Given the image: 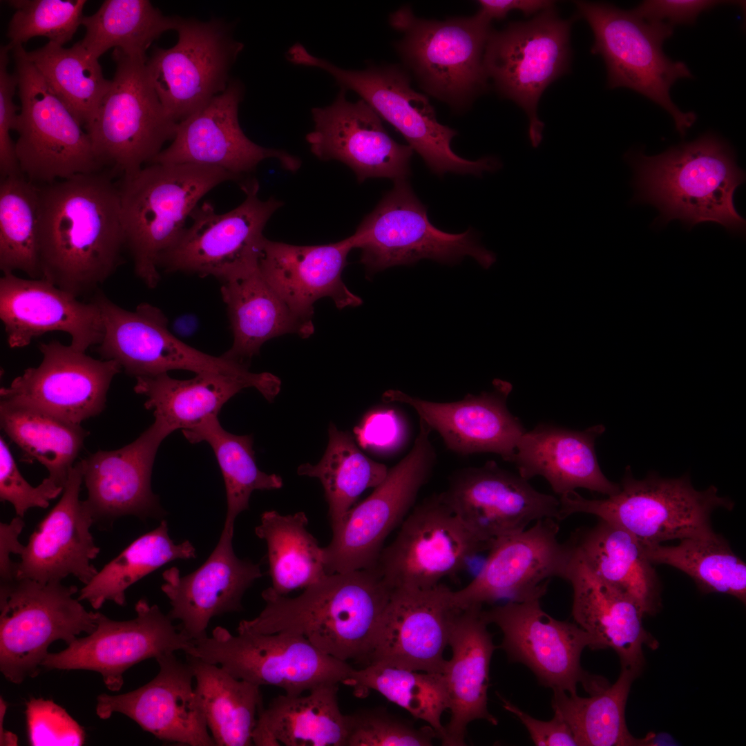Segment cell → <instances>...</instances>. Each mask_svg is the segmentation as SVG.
Segmentation results:
<instances>
[{"label":"cell","instance_id":"cell-1","mask_svg":"<svg viewBox=\"0 0 746 746\" xmlns=\"http://www.w3.org/2000/svg\"><path fill=\"white\" fill-rule=\"evenodd\" d=\"M102 171L38 186L41 278L76 297L97 289L122 262L118 186Z\"/></svg>","mask_w":746,"mask_h":746},{"label":"cell","instance_id":"cell-2","mask_svg":"<svg viewBox=\"0 0 746 746\" xmlns=\"http://www.w3.org/2000/svg\"><path fill=\"white\" fill-rule=\"evenodd\" d=\"M392 591L376 567L327 574L296 597L269 587L262 593L263 610L252 620L240 621L237 629L300 635L336 659L365 664Z\"/></svg>","mask_w":746,"mask_h":746},{"label":"cell","instance_id":"cell-3","mask_svg":"<svg viewBox=\"0 0 746 746\" xmlns=\"http://www.w3.org/2000/svg\"><path fill=\"white\" fill-rule=\"evenodd\" d=\"M624 157L635 171V199L658 208L662 222L678 219L690 228L714 222L731 232L744 231L745 220L733 197L745 173L719 137L708 133L655 156L629 151Z\"/></svg>","mask_w":746,"mask_h":746},{"label":"cell","instance_id":"cell-4","mask_svg":"<svg viewBox=\"0 0 746 746\" xmlns=\"http://www.w3.org/2000/svg\"><path fill=\"white\" fill-rule=\"evenodd\" d=\"M229 180L238 179L224 169L195 164L152 163L122 176L117 186L125 249L148 287L157 285L159 260L176 242L198 202Z\"/></svg>","mask_w":746,"mask_h":746},{"label":"cell","instance_id":"cell-5","mask_svg":"<svg viewBox=\"0 0 746 746\" xmlns=\"http://www.w3.org/2000/svg\"><path fill=\"white\" fill-rule=\"evenodd\" d=\"M559 499L562 520L575 513L595 515L648 545L707 535L713 531L712 512L734 506L714 486L696 490L688 475L667 479L653 473L638 480L629 466L619 491L605 499H586L574 490Z\"/></svg>","mask_w":746,"mask_h":746},{"label":"cell","instance_id":"cell-6","mask_svg":"<svg viewBox=\"0 0 746 746\" xmlns=\"http://www.w3.org/2000/svg\"><path fill=\"white\" fill-rule=\"evenodd\" d=\"M292 59L296 65L327 72L341 89L357 93L404 137L437 175L451 172L481 177L484 171L494 173L501 168V162L495 156L471 161L455 154L450 142L457 132L438 122L427 96L412 89L409 76L399 66L347 70L312 55L304 46L295 50Z\"/></svg>","mask_w":746,"mask_h":746},{"label":"cell","instance_id":"cell-7","mask_svg":"<svg viewBox=\"0 0 746 746\" xmlns=\"http://www.w3.org/2000/svg\"><path fill=\"white\" fill-rule=\"evenodd\" d=\"M575 3L593 31L591 52L602 57L608 86L628 88L647 97L672 116L677 131L685 135L696 115L682 112L669 93L678 79L693 75L685 63L671 60L662 50L673 27L648 21L633 9L622 10L606 3Z\"/></svg>","mask_w":746,"mask_h":746},{"label":"cell","instance_id":"cell-8","mask_svg":"<svg viewBox=\"0 0 746 746\" xmlns=\"http://www.w3.org/2000/svg\"><path fill=\"white\" fill-rule=\"evenodd\" d=\"M389 21L403 34L397 51L427 93L459 111L486 90L484 56L490 23L477 14L423 19L408 7L391 14Z\"/></svg>","mask_w":746,"mask_h":746},{"label":"cell","instance_id":"cell-9","mask_svg":"<svg viewBox=\"0 0 746 746\" xmlns=\"http://www.w3.org/2000/svg\"><path fill=\"white\" fill-rule=\"evenodd\" d=\"M115 72L92 118L84 126L94 155L113 175L151 164L173 140L178 122L166 112L146 70V61L114 49Z\"/></svg>","mask_w":746,"mask_h":746},{"label":"cell","instance_id":"cell-10","mask_svg":"<svg viewBox=\"0 0 746 746\" xmlns=\"http://www.w3.org/2000/svg\"><path fill=\"white\" fill-rule=\"evenodd\" d=\"M77 586L16 579L0 584V671L20 684L38 675L56 640L68 645L96 628L97 612L73 597Z\"/></svg>","mask_w":746,"mask_h":746},{"label":"cell","instance_id":"cell-11","mask_svg":"<svg viewBox=\"0 0 746 746\" xmlns=\"http://www.w3.org/2000/svg\"><path fill=\"white\" fill-rule=\"evenodd\" d=\"M11 51L21 102L14 128L21 173L41 185L102 171L86 131L49 87L23 45Z\"/></svg>","mask_w":746,"mask_h":746},{"label":"cell","instance_id":"cell-12","mask_svg":"<svg viewBox=\"0 0 746 746\" xmlns=\"http://www.w3.org/2000/svg\"><path fill=\"white\" fill-rule=\"evenodd\" d=\"M237 631L234 635L217 627L211 637L192 640L184 653L218 664L238 679L276 686L289 696L323 684H343L354 669L300 635Z\"/></svg>","mask_w":746,"mask_h":746},{"label":"cell","instance_id":"cell-13","mask_svg":"<svg viewBox=\"0 0 746 746\" xmlns=\"http://www.w3.org/2000/svg\"><path fill=\"white\" fill-rule=\"evenodd\" d=\"M352 237L354 248L361 251L360 262L370 276L422 259L455 264L469 256L484 269L496 261L495 254L479 242L473 229L452 234L434 227L406 180L394 181Z\"/></svg>","mask_w":746,"mask_h":746},{"label":"cell","instance_id":"cell-14","mask_svg":"<svg viewBox=\"0 0 746 746\" xmlns=\"http://www.w3.org/2000/svg\"><path fill=\"white\" fill-rule=\"evenodd\" d=\"M240 186L245 199L231 211L218 213L207 202L197 206L190 216L191 224L161 256L159 269L213 276L224 283L258 268L263 230L283 202L259 198L254 178Z\"/></svg>","mask_w":746,"mask_h":746},{"label":"cell","instance_id":"cell-15","mask_svg":"<svg viewBox=\"0 0 746 746\" xmlns=\"http://www.w3.org/2000/svg\"><path fill=\"white\" fill-rule=\"evenodd\" d=\"M572 19L559 17L554 8L526 21H515L491 31L484 63L488 79L504 97L528 116L533 147L541 143L544 124L537 114L545 89L570 68Z\"/></svg>","mask_w":746,"mask_h":746},{"label":"cell","instance_id":"cell-16","mask_svg":"<svg viewBox=\"0 0 746 746\" xmlns=\"http://www.w3.org/2000/svg\"><path fill=\"white\" fill-rule=\"evenodd\" d=\"M430 432V428L419 419V430L410 451L332 528L331 542L323 548L327 574L376 566L386 537L413 508L433 470L437 454Z\"/></svg>","mask_w":746,"mask_h":746},{"label":"cell","instance_id":"cell-17","mask_svg":"<svg viewBox=\"0 0 746 746\" xmlns=\"http://www.w3.org/2000/svg\"><path fill=\"white\" fill-rule=\"evenodd\" d=\"M176 31V44L155 48L146 70L164 110L179 123L226 90L244 45L219 19L181 18Z\"/></svg>","mask_w":746,"mask_h":746},{"label":"cell","instance_id":"cell-18","mask_svg":"<svg viewBox=\"0 0 746 746\" xmlns=\"http://www.w3.org/2000/svg\"><path fill=\"white\" fill-rule=\"evenodd\" d=\"M487 623L501 629L499 647L514 662L522 663L539 682L553 690L577 694L581 683L592 694L609 685L603 677L590 674L580 664L584 648L594 649L591 636L575 622L557 620L542 609L540 599L509 601L483 610Z\"/></svg>","mask_w":746,"mask_h":746},{"label":"cell","instance_id":"cell-19","mask_svg":"<svg viewBox=\"0 0 746 746\" xmlns=\"http://www.w3.org/2000/svg\"><path fill=\"white\" fill-rule=\"evenodd\" d=\"M486 549L441 493L434 494L413 506L375 567L393 589H427L460 572Z\"/></svg>","mask_w":746,"mask_h":746},{"label":"cell","instance_id":"cell-20","mask_svg":"<svg viewBox=\"0 0 746 746\" xmlns=\"http://www.w3.org/2000/svg\"><path fill=\"white\" fill-rule=\"evenodd\" d=\"M93 300L100 309L104 329L96 350L102 359L115 361L131 376L136 379L175 370L245 378L255 376L244 364L222 355H209L177 338L169 330L164 313L149 303H140L134 311H128L100 291Z\"/></svg>","mask_w":746,"mask_h":746},{"label":"cell","instance_id":"cell-21","mask_svg":"<svg viewBox=\"0 0 746 746\" xmlns=\"http://www.w3.org/2000/svg\"><path fill=\"white\" fill-rule=\"evenodd\" d=\"M559 530V521L544 518L528 529L495 540L477 576L452 591L454 604L464 609L503 599H541L551 578L566 580L574 554L573 539L560 543Z\"/></svg>","mask_w":746,"mask_h":746},{"label":"cell","instance_id":"cell-22","mask_svg":"<svg viewBox=\"0 0 746 746\" xmlns=\"http://www.w3.org/2000/svg\"><path fill=\"white\" fill-rule=\"evenodd\" d=\"M135 610V618L123 621L97 612V626L91 633L77 638L59 652L48 653L41 667L98 672L108 690L118 691L130 667L163 654L184 652L190 647L192 640L157 605L140 599Z\"/></svg>","mask_w":746,"mask_h":746},{"label":"cell","instance_id":"cell-23","mask_svg":"<svg viewBox=\"0 0 746 746\" xmlns=\"http://www.w3.org/2000/svg\"><path fill=\"white\" fill-rule=\"evenodd\" d=\"M443 500L488 549L497 539L522 532L533 521H562L560 499L536 490L494 461L455 472Z\"/></svg>","mask_w":746,"mask_h":746},{"label":"cell","instance_id":"cell-24","mask_svg":"<svg viewBox=\"0 0 746 746\" xmlns=\"http://www.w3.org/2000/svg\"><path fill=\"white\" fill-rule=\"evenodd\" d=\"M452 591L440 583L427 589H394L376 625L365 666L443 673L455 617Z\"/></svg>","mask_w":746,"mask_h":746},{"label":"cell","instance_id":"cell-25","mask_svg":"<svg viewBox=\"0 0 746 746\" xmlns=\"http://www.w3.org/2000/svg\"><path fill=\"white\" fill-rule=\"evenodd\" d=\"M43 355L8 387L1 399L25 404L67 421L81 424L99 414L114 376L121 372L113 360L95 359L58 341L39 344Z\"/></svg>","mask_w":746,"mask_h":746},{"label":"cell","instance_id":"cell-26","mask_svg":"<svg viewBox=\"0 0 746 746\" xmlns=\"http://www.w3.org/2000/svg\"><path fill=\"white\" fill-rule=\"evenodd\" d=\"M243 97L241 82L231 79L224 92L178 124L171 144L151 164L215 166L240 181L269 158L277 160L287 171H297L301 165L299 158L284 150L258 145L244 133L238 121V108Z\"/></svg>","mask_w":746,"mask_h":746},{"label":"cell","instance_id":"cell-27","mask_svg":"<svg viewBox=\"0 0 746 746\" xmlns=\"http://www.w3.org/2000/svg\"><path fill=\"white\" fill-rule=\"evenodd\" d=\"M346 92L341 89L330 105L312 109L314 126L305 137L311 152L321 160L346 164L359 182L405 180L412 149L393 140L376 111L362 99L349 101Z\"/></svg>","mask_w":746,"mask_h":746},{"label":"cell","instance_id":"cell-28","mask_svg":"<svg viewBox=\"0 0 746 746\" xmlns=\"http://www.w3.org/2000/svg\"><path fill=\"white\" fill-rule=\"evenodd\" d=\"M155 660L159 671L142 687L119 695H99L97 716L108 719L114 713H119L161 740L190 746H215L187 662L178 660L174 653L163 654Z\"/></svg>","mask_w":746,"mask_h":746},{"label":"cell","instance_id":"cell-29","mask_svg":"<svg viewBox=\"0 0 746 746\" xmlns=\"http://www.w3.org/2000/svg\"><path fill=\"white\" fill-rule=\"evenodd\" d=\"M171 432L159 419L132 443L115 450H99L82 459L85 501L102 528L134 515L160 518L164 510L151 489L153 463L162 441Z\"/></svg>","mask_w":746,"mask_h":746},{"label":"cell","instance_id":"cell-30","mask_svg":"<svg viewBox=\"0 0 746 746\" xmlns=\"http://www.w3.org/2000/svg\"><path fill=\"white\" fill-rule=\"evenodd\" d=\"M492 385V391L468 394L454 402L430 401L395 390L385 392L383 399L410 405L419 419L437 432L446 447L456 453L492 452L513 462L517 443L525 431L506 405L512 385L501 379H495Z\"/></svg>","mask_w":746,"mask_h":746},{"label":"cell","instance_id":"cell-31","mask_svg":"<svg viewBox=\"0 0 746 746\" xmlns=\"http://www.w3.org/2000/svg\"><path fill=\"white\" fill-rule=\"evenodd\" d=\"M0 319L10 348H21L46 333L66 332L70 346L86 352L101 343L104 325L92 300L78 298L43 278H22L14 274L0 278Z\"/></svg>","mask_w":746,"mask_h":746},{"label":"cell","instance_id":"cell-32","mask_svg":"<svg viewBox=\"0 0 746 746\" xmlns=\"http://www.w3.org/2000/svg\"><path fill=\"white\" fill-rule=\"evenodd\" d=\"M83 463L69 471L61 497L39 523L16 563L17 579L61 582L73 575L86 584L97 570L90 564L100 551L90 532L94 519L79 499Z\"/></svg>","mask_w":746,"mask_h":746},{"label":"cell","instance_id":"cell-33","mask_svg":"<svg viewBox=\"0 0 746 746\" xmlns=\"http://www.w3.org/2000/svg\"><path fill=\"white\" fill-rule=\"evenodd\" d=\"M233 528L224 526L217 546L197 570L182 576L172 567L162 574L161 589L171 606L168 615L180 621V629L191 640L207 636L212 618L240 611L244 593L262 576L258 564L236 555Z\"/></svg>","mask_w":746,"mask_h":746},{"label":"cell","instance_id":"cell-34","mask_svg":"<svg viewBox=\"0 0 746 746\" xmlns=\"http://www.w3.org/2000/svg\"><path fill=\"white\" fill-rule=\"evenodd\" d=\"M354 248L352 236L321 245L300 246L265 238L258 269L265 281L298 316L312 320L314 303L332 298L338 309L356 307L360 297L345 285L342 273L350 251Z\"/></svg>","mask_w":746,"mask_h":746},{"label":"cell","instance_id":"cell-35","mask_svg":"<svg viewBox=\"0 0 746 746\" xmlns=\"http://www.w3.org/2000/svg\"><path fill=\"white\" fill-rule=\"evenodd\" d=\"M566 580L573 591L575 622L591 636L594 649H613L622 669L639 674L644 662L643 646L655 649L658 645L644 628L645 613L641 607L631 597L598 577L575 545Z\"/></svg>","mask_w":746,"mask_h":746},{"label":"cell","instance_id":"cell-36","mask_svg":"<svg viewBox=\"0 0 746 746\" xmlns=\"http://www.w3.org/2000/svg\"><path fill=\"white\" fill-rule=\"evenodd\" d=\"M488 624L481 606L461 609L455 618L448 642L452 657L443 672L451 713L443 745H465L468 725L475 720L498 723L488 709L490 664L498 647Z\"/></svg>","mask_w":746,"mask_h":746},{"label":"cell","instance_id":"cell-37","mask_svg":"<svg viewBox=\"0 0 746 746\" xmlns=\"http://www.w3.org/2000/svg\"><path fill=\"white\" fill-rule=\"evenodd\" d=\"M604 430L603 425L582 431L538 425L521 436L513 462L522 477L542 476L560 496L579 488L612 495L620 485L603 474L595 450Z\"/></svg>","mask_w":746,"mask_h":746},{"label":"cell","instance_id":"cell-38","mask_svg":"<svg viewBox=\"0 0 746 746\" xmlns=\"http://www.w3.org/2000/svg\"><path fill=\"white\" fill-rule=\"evenodd\" d=\"M134 391L146 396L144 406L153 410L171 432L191 428L210 415H218L222 407L235 394L254 388L268 401L274 400L281 381L269 372L256 378H245L217 373H200L190 379L179 380L168 373L136 378Z\"/></svg>","mask_w":746,"mask_h":746},{"label":"cell","instance_id":"cell-39","mask_svg":"<svg viewBox=\"0 0 746 746\" xmlns=\"http://www.w3.org/2000/svg\"><path fill=\"white\" fill-rule=\"evenodd\" d=\"M233 341L222 354L247 366L267 341L285 334L306 338L314 332L312 320L296 315L265 281L258 268L220 288Z\"/></svg>","mask_w":746,"mask_h":746},{"label":"cell","instance_id":"cell-40","mask_svg":"<svg viewBox=\"0 0 746 746\" xmlns=\"http://www.w3.org/2000/svg\"><path fill=\"white\" fill-rule=\"evenodd\" d=\"M338 685L327 683L307 696L280 695L258 711L252 733L257 746H345V714L338 702Z\"/></svg>","mask_w":746,"mask_h":746},{"label":"cell","instance_id":"cell-41","mask_svg":"<svg viewBox=\"0 0 746 746\" xmlns=\"http://www.w3.org/2000/svg\"><path fill=\"white\" fill-rule=\"evenodd\" d=\"M576 548L602 580L631 597L645 614L659 606V582L643 544L628 531L604 520L573 537Z\"/></svg>","mask_w":746,"mask_h":746},{"label":"cell","instance_id":"cell-42","mask_svg":"<svg viewBox=\"0 0 746 746\" xmlns=\"http://www.w3.org/2000/svg\"><path fill=\"white\" fill-rule=\"evenodd\" d=\"M186 660L216 745H253L256 716L263 707L260 687L235 678L218 664L189 655Z\"/></svg>","mask_w":746,"mask_h":746},{"label":"cell","instance_id":"cell-43","mask_svg":"<svg viewBox=\"0 0 746 746\" xmlns=\"http://www.w3.org/2000/svg\"><path fill=\"white\" fill-rule=\"evenodd\" d=\"M0 424L21 450L22 461H37L64 487L90 432L76 424L30 405L2 400Z\"/></svg>","mask_w":746,"mask_h":746},{"label":"cell","instance_id":"cell-44","mask_svg":"<svg viewBox=\"0 0 746 746\" xmlns=\"http://www.w3.org/2000/svg\"><path fill=\"white\" fill-rule=\"evenodd\" d=\"M260 521L255 533L267 545L274 591L287 595L327 575L323 548L307 530L308 519L304 512L283 515L276 510L265 511Z\"/></svg>","mask_w":746,"mask_h":746},{"label":"cell","instance_id":"cell-45","mask_svg":"<svg viewBox=\"0 0 746 746\" xmlns=\"http://www.w3.org/2000/svg\"><path fill=\"white\" fill-rule=\"evenodd\" d=\"M181 18L164 15L148 0H106L97 11L84 16V38L79 41L95 59L111 48L147 60L146 52L162 34L176 30Z\"/></svg>","mask_w":746,"mask_h":746},{"label":"cell","instance_id":"cell-46","mask_svg":"<svg viewBox=\"0 0 746 746\" xmlns=\"http://www.w3.org/2000/svg\"><path fill=\"white\" fill-rule=\"evenodd\" d=\"M639 674L622 669L615 683L584 698L553 690L552 707L571 728L577 745L643 746L633 736L625 720V707L632 682Z\"/></svg>","mask_w":746,"mask_h":746},{"label":"cell","instance_id":"cell-47","mask_svg":"<svg viewBox=\"0 0 746 746\" xmlns=\"http://www.w3.org/2000/svg\"><path fill=\"white\" fill-rule=\"evenodd\" d=\"M388 468L366 456L350 433L338 430L331 423L329 443L325 454L315 465L298 466L299 475L318 478L328 503L332 529L337 526L358 497L375 488L385 478Z\"/></svg>","mask_w":746,"mask_h":746},{"label":"cell","instance_id":"cell-48","mask_svg":"<svg viewBox=\"0 0 746 746\" xmlns=\"http://www.w3.org/2000/svg\"><path fill=\"white\" fill-rule=\"evenodd\" d=\"M195 556L189 541L173 542L167 523L162 520L156 528L137 537L97 571L79 591L78 599L87 601L96 610L108 600L124 606L126 591L132 584L171 561Z\"/></svg>","mask_w":746,"mask_h":746},{"label":"cell","instance_id":"cell-49","mask_svg":"<svg viewBox=\"0 0 746 746\" xmlns=\"http://www.w3.org/2000/svg\"><path fill=\"white\" fill-rule=\"evenodd\" d=\"M643 545L653 564H666L682 571L705 593L729 595L745 603L746 564L714 530L682 539L676 546Z\"/></svg>","mask_w":746,"mask_h":746},{"label":"cell","instance_id":"cell-50","mask_svg":"<svg viewBox=\"0 0 746 746\" xmlns=\"http://www.w3.org/2000/svg\"><path fill=\"white\" fill-rule=\"evenodd\" d=\"M182 431L191 443H208L215 454L227 495L224 525L234 527L236 517L249 508L254 490L283 486L279 475L267 474L257 467L251 435H236L227 432L220 425L218 415H210L195 426Z\"/></svg>","mask_w":746,"mask_h":746},{"label":"cell","instance_id":"cell-51","mask_svg":"<svg viewBox=\"0 0 746 746\" xmlns=\"http://www.w3.org/2000/svg\"><path fill=\"white\" fill-rule=\"evenodd\" d=\"M343 684L352 687L358 697H365L372 690L379 692L414 718L428 723L438 738H444L446 729L441 718L449 709V698L443 673L371 663L353 669Z\"/></svg>","mask_w":746,"mask_h":746},{"label":"cell","instance_id":"cell-52","mask_svg":"<svg viewBox=\"0 0 746 746\" xmlns=\"http://www.w3.org/2000/svg\"><path fill=\"white\" fill-rule=\"evenodd\" d=\"M27 55L49 87L82 126L92 118L107 92L111 80L104 78L97 59L79 41L66 48L48 41Z\"/></svg>","mask_w":746,"mask_h":746},{"label":"cell","instance_id":"cell-53","mask_svg":"<svg viewBox=\"0 0 746 746\" xmlns=\"http://www.w3.org/2000/svg\"><path fill=\"white\" fill-rule=\"evenodd\" d=\"M38 186L22 173L0 184V269L41 278L38 247Z\"/></svg>","mask_w":746,"mask_h":746},{"label":"cell","instance_id":"cell-54","mask_svg":"<svg viewBox=\"0 0 746 746\" xmlns=\"http://www.w3.org/2000/svg\"><path fill=\"white\" fill-rule=\"evenodd\" d=\"M14 10L8 27L6 46L12 50L35 37L64 46L69 41L84 17L85 0H10Z\"/></svg>","mask_w":746,"mask_h":746},{"label":"cell","instance_id":"cell-55","mask_svg":"<svg viewBox=\"0 0 746 746\" xmlns=\"http://www.w3.org/2000/svg\"><path fill=\"white\" fill-rule=\"evenodd\" d=\"M345 718V746H429L438 738L430 725L416 727L383 707L357 710Z\"/></svg>","mask_w":746,"mask_h":746},{"label":"cell","instance_id":"cell-56","mask_svg":"<svg viewBox=\"0 0 746 746\" xmlns=\"http://www.w3.org/2000/svg\"><path fill=\"white\" fill-rule=\"evenodd\" d=\"M26 718L30 745H82L83 728L61 706L51 700L31 698Z\"/></svg>","mask_w":746,"mask_h":746},{"label":"cell","instance_id":"cell-57","mask_svg":"<svg viewBox=\"0 0 746 746\" xmlns=\"http://www.w3.org/2000/svg\"><path fill=\"white\" fill-rule=\"evenodd\" d=\"M64 487L50 477L36 487L22 476L5 439L0 438V500L8 501L17 516L23 517L31 508H46L49 501L62 493Z\"/></svg>","mask_w":746,"mask_h":746},{"label":"cell","instance_id":"cell-58","mask_svg":"<svg viewBox=\"0 0 746 746\" xmlns=\"http://www.w3.org/2000/svg\"><path fill=\"white\" fill-rule=\"evenodd\" d=\"M7 46L0 48V173L1 178L21 173L15 151V143L10 137L14 130L20 107L13 101L17 89V77L8 70L9 62Z\"/></svg>","mask_w":746,"mask_h":746},{"label":"cell","instance_id":"cell-59","mask_svg":"<svg viewBox=\"0 0 746 746\" xmlns=\"http://www.w3.org/2000/svg\"><path fill=\"white\" fill-rule=\"evenodd\" d=\"M729 3L712 0H646L633 10L642 18L656 22L676 25H692L699 15L717 6Z\"/></svg>","mask_w":746,"mask_h":746},{"label":"cell","instance_id":"cell-60","mask_svg":"<svg viewBox=\"0 0 746 746\" xmlns=\"http://www.w3.org/2000/svg\"><path fill=\"white\" fill-rule=\"evenodd\" d=\"M502 705L525 726L535 745H576L577 740L567 723L558 715L547 721L536 719L524 712L509 700L499 696Z\"/></svg>","mask_w":746,"mask_h":746},{"label":"cell","instance_id":"cell-61","mask_svg":"<svg viewBox=\"0 0 746 746\" xmlns=\"http://www.w3.org/2000/svg\"><path fill=\"white\" fill-rule=\"evenodd\" d=\"M23 517L16 516L8 523H0V584L10 583L16 577V562L10 554L21 555L25 546L20 544L19 536L24 527Z\"/></svg>","mask_w":746,"mask_h":746},{"label":"cell","instance_id":"cell-62","mask_svg":"<svg viewBox=\"0 0 746 746\" xmlns=\"http://www.w3.org/2000/svg\"><path fill=\"white\" fill-rule=\"evenodd\" d=\"M477 14L490 23L493 19H502L513 10H519L526 16L538 14L554 8L555 2L548 0H480Z\"/></svg>","mask_w":746,"mask_h":746},{"label":"cell","instance_id":"cell-63","mask_svg":"<svg viewBox=\"0 0 746 746\" xmlns=\"http://www.w3.org/2000/svg\"><path fill=\"white\" fill-rule=\"evenodd\" d=\"M392 419L388 413H379L369 418L360 432L363 439L369 443L383 445L390 438Z\"/></svg>","mask_w":746,"mask_h":746},{"label":"cell","instance_id":"cell-64","mask_svg":"<svg viewBox=\"0 0 746 746\" xmlns=\"http://www.w3.org/2000/svg\"><path fill=\"white\" fill-rule=\"evenodd\" d=\"M7 709V704L4 700L1 697L0 698V745L3 746H15L18 745L17 736L9 731H7L3 727V721L5 718L6 711Z\"/></svg>","mask_w":746,"mask_h":746}]
</instances>
